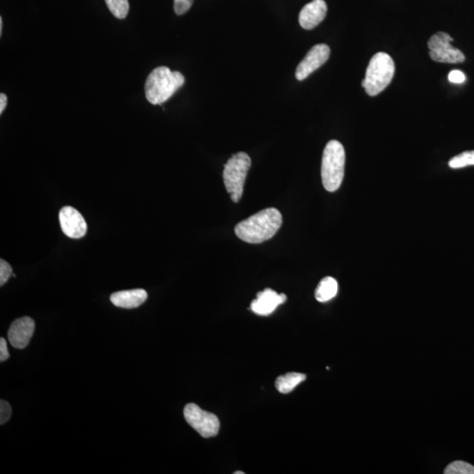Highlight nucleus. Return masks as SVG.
I'll return each instance as SVG.
<instances>
[{
	"label": "nucleus",
	"mask_w": 474,
	"mask_h": 474,
	"mask_svg": "<svg viewBox=\"0 0 474 474\" xmlns=\"http://www.w3.org/2000/svg\"><path fill=\"white\" fill-rule=\"evenodd\" d=\"M62 230L70 238L78 239L87 232V222L77 209L64 207L59 213Z\"/></svg>",
	"instance_id": "9"
},
{
	"label": "nucleus",
	"mask_w": 474,
	"mask_h": 474,
	"mask_svg": "<svg viewBox=\"0 0 474 474\" xmlns=\"http://www.w3.org/2000/svg\"><path fill=\"white\" fill-rule=\"evenodd\" d=\"M338 284L334 278L326 277L322 279L316 288L315 296L319 302H327L338 294Z\"/></svg>",
	"instance_id": "14"
},
{
	"label": "nucleus",
	"mask_w": 474,
	"mask_h": 474,
	"mask_svg": "<svg viewBox=\"0 0 474 474\" xmlns=\"http://www.w3.org/2000/svg\"><path fill=\"white\" fill-rule=\"evenodd\" d=\"M13 274L11 266L4 259L0 260V286H4Z\"/></svg>",
	"instance_id": "19"
},
{
	"label": "nucleus",
	"mask_w": 474,
	"mask_h": 474,
	"mask_svg": "<svg viewBox=\"0 0 474 474\" xmlns=\"http://www.w3.org/2000/svg\"><path fill=\"white\" fill-rule=\"evenodd\" d=\"M327 11V4L324 0H313L301 9L299 22L304 29L311 30L325 19Z\"/></svg>",
	"instance_id": "12"
},
{
	"label": "nucleus",
	"mask_w": 474,
	"mask_h": 474,
	"mask_svg": "<svg viewBox=\"0 0 474 474\" xmlns=\"http://www.w3.org/2000/svg\"><path fill=\"white\" fill-rule=\"evenodd\" d=\"M109 11L120 20L125 19L129 11V0H105Z\"/></svg>",
	"instance_id": "16"
},
{
	"label": "nucleus",
	"mask_w": 474,
	"mask_h": 474,
	"mask_svg": "<svg viewBox=\"0 0 474 474\" xmlns=\"http://www.w3.org/2000/svg\"><path fill=\"white\" fill-rule=\"evenodd\" d=\"M36 324L29 316L17 319L13 322L8 331L10 343L16 349L26 348L34 335Z\"/></svg>",
	"instance_id": "10"
},
{
	"label": "nucleus",
	"mask_w": 474,
	"mask_h": 474,
	"mask_svg": "<svg viewBox=\"0 0 474 474\" xmlns=\"http://www.w3.org/2000/svg\"><path fill=\"white\" fill-rule=\"evenodd\" d=\"M250 166H252V159L245 152L233 155L225 164L223 180H224L227 192L236 203H238L242 199L247 174L249 173Z\"/></svg>",
	"instance_id": "5"
},
{
	"label": "nucleus",
	"mask_w": 474,
	"mask_h": 474,
	"mask_svg": "<svg viewBox=\"0 0 474 474\" xmlns=\"http://www.w3.org/2000/svg\"><path fill=\"white\" fill-rule=\"evenodd\" d=\"M445 474H474V466L464 461H455L446 467Z\"/></svg>",
	"instance_id": "18"
},
{
	"label": "nucleus",
	"mask_w": 474,
	"mask_h": 474,
	"mask_svg": "<svg viewBox=\"0 0 474 474\" xmlns=\"http://www.w3.org/2000/svg\"><path fill=\"white\" fill-rule=\"evenodd\" d=\"M235 474H245L243 472H236Z\"/></svg>",
	"instance_id": "26"
},
{
	"label": "nucleus",
	"mask_w": 474,
	"mask_h": 474,
	"mask_svg": "<svg viewBox=\"0 0 474 474\" xmlns=\"http://www.w3.org/2000/svg\"><path fill=\"white\" fill-rule=\"evenodd\" d=\"M185 84V77L178 71L160 66L150 72L145 83V95L152 105L166 102Z\"/></svg>",
	"instance_id": "2"
},
{
	"label": "nucleus",
	"mask_w": 474,
	"mask_h": 474,
	"mask_svg": "<svg viewBox=\"0 0 474 474\" xmlns=\"http://www.w3.org/2000/svg\"><path fill=\"white\" fill-rule=\"evenodd\" d=\"M184 415L185 421L194 429L202 438L215 437L218 434L220 421L215 415L201 410L194 403H189L185 407Z\"/></svg>",
	"instance_id": "7"
},
{
	"label": "nucleus",
	"mask_w": 474,
	"mask_h": 474,
	"mask_svg": "<svg viewBox=\"0 0 474 474\" xmlns=\"http://www.w3.org/2000/svg\"><path fill=\"white\" fill-rule=\"evenodd\" d=\"M194 0H174V11L178 15L187 13L194 4Z\"/></svg>",
	"instance_id": "20"
},
{
	"label": "nucleus",
	"mask_w": 474,
	"mask_h": 474,
	"mask_svg": "<svg viewBox=\"0 0 474 474\" xmlns=\"http://www.w3.org/2000/svg\"><path fill=\"white\" fill-rule=\"evenodd\" d=\"M394 71V62L389 55L384 52L374 55L362 81L366 94L373 97L382 92L390 85Z\"/></svg>",
	"instance_id": "4"
},
{
	"label": "nucleus",
	"mask_w": 474,
	"mask_h": 474,
	"mask_svg": "<svg viewBox=\"0 0 474 474\" xmlns=\"http://www.w3.org/2000/svg\"><path fill=\"white\" fill-rule=\"evenodd\" d=\"M2 29H3V20L1 18L0 19V34H2Z\"/></svg>",
	"instance_id": "25"
},
{
	"label": "nucleus",
	"mask_w": 474,
	"mask_h": 474,
	"mask_svg": "<svg viewBox=\"0 0 474 474\" xmlns=\"http://www.w3.org/2000/svg\"><path fill=\"white\" fill-rule=\"evenodd\" d=\"M345 166V148L338 141H331L325 147L322 161V180L326 190L333 192L341 187Z\"/></svg>",
	"instance_id": "3"
},
{
	"label": "nucleus",
	"mask_w": 474,
	"mask_h": 474,
	"mask_svg": "<svg viewBox=\"0 0 474 474\" xmlns=\"http://www.w3.org/2000/svg\"><path fill=\"white\" fill-rule=\"evenodd\" d=\"M287 301V295L278 294L276 292L267 288L257 294L256 300L250 305V309L259 315H269L280 305Z\"/></svg>",
	"instance_id": "11"
},
{
	"label": "nucleus",
	"mask_w": 474,
	"mask_h": 474,
	"mask_svg": "<svg viewBox=\"0 0 474 474\" xmlns=\"http://www.w3.org/2000/svg\"><path fill=\"white\" fill-rule=\"evenodd\" d=\"M470 166H474V150L465 151L452 157L449 162V166L452 169H460Z\"/></svg>",
	"instance_id": "17"
},
{
	"label": "nucleus",
	"mask_w": 474,
	"mask_h": 474,
	"mask_svg": "<svg viewBox=\"0 0 474 474\" xmlns=\"http://www.w3.org/2000/svg\"><path fill=\"white\" fill-rule=\"evenodd\" d=\"M148 294L143 289H133L117 292L113 294L110 300L116 307L131 309L140 307L146 301Z\"/></svg>",
	"instance_id": "13"
},
{
	"label": "nucleus",
	"mask_w": 474,
	"mask_h": 474,
	"mask_svg": "<svg viewBox=\"0 0 474 474\" xmlns=\"http://www.w3.org/2000/svg\"><path fill=\"white\" fill-rule=\"evenodd\" d=\"M12 415V408L8 401L1 400L0 401V424H5L9 421Z\"/></svg>",
	"instance_id": "21"
},
{
	"label": "nucleus",
	"mask_w": 474,
	"mask_h": 474,
	"mask_svg": "<svg viewBox=\"0 0 474 474\" xmlns=\"http://www.w3.org/2000/svg\"><path fill=\"white\" fill-rule=\"evenodd\" d=\"M449 81L452 83L461 84L466 80V76L462 71L456 70L450 72L448 76Z\"/></svg>",
	"instance_id": "22"
},
{
	"label": "nucleus",
	"mask_w": 474,
	"mask_h": 474,
	"mask_svg": "<svg viewBox=\"0 0 474 474\" xmlns=\"http://www.w3.org/2000/svg\"><path fill=\"white\" fill-rule=\"evenodd\" d=\"M307 376L300 373H289L280 376L275 383L277 390L281 394H289L295 387L306 380Z\"/></svg>",
	"instance_id": "15"
},
{
	"label": "nucleus",
	"mask_w": 474,
	"mask_h": 474,
	"mask_svg": "<svg viewBox=\"0 0 474 474\" xmlns=\"http://www.w3.org/2000/svg\"><path fill=\"white\" fill-rule=\"evenodd\" d=\"M282 222V215L278 209L266 208L239 222L235 233L243 242L261 243L273 238Z\"/></svg>",
	"instance_id": "1"
},
{
	"label": "nucleus",
	"mask_w": 474,
	"mask_h": 474,
	"mask_svg": "<svg viewBox=\"0 0 474 474\" xmlns=\"http://www.w3.org/2000/svg\"><path fill=\"white\" fill-rule=\"evenodd\" d=\"M331 55V49L326 44H317L312 48L306 55L304 59L298 65L295 77L297 80L302 81L313 72L317 70L328 61Z\"/></svg>",
	"instance_id": "8"
},
{
	"label": "nucleus",
	"mask_w": 474,
	"mask_h": 474,
	"mask_svg": "<svg viewBox=\"0 0 474 474\" xmlns=\"http://www.w3.org/2000/svg\"><path fill=\"white\" fill-rule=\"evenodd\" d=\"M6 105H8V97L4 94H0V115L5 111Z\"/></svg>",
	"instance_id": "24"
},
{
	"label": "nucleus",
	"mask_w": 474,
	"mask_h": 474,
	"mask_svg": "<svg viewBox=\"0 0 474 474\" xmlns=\"http://www.w3.org/2000/svg\"><path fill=\"white\" fill-rule=\"evenodd\" d=\"M452 37L445 32H438L432 36L428 42L429 57L431 59L444 64H460L465 62V55L452 45Z\"/></svg>",
	"instance_id": "6"
},
{
	"label": "nucleus",
	"mask_w": 474,
	"mask_h": 474,
	"mask_svg": "<svg viewBox=\"0 0 474 474\" xmlns=\"http://www.w3.org/2000/svg\"><path fill=\"white\" fill-rule=\"evenodd\" d=\"M9 352L8 349V343L6 339L0 338V361L5 362L9 359Z\"/></svg>",
	"instance_id": "23"
}]
</instances>
